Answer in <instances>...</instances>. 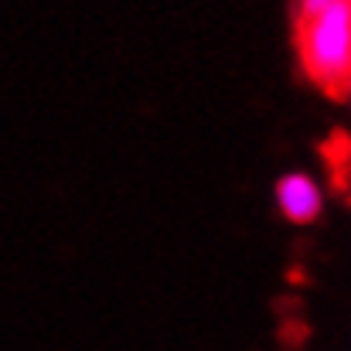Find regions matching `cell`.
<instances>
[{"label": "cell", "instance_id": "6da1fadb", "mask_svg": "<svg viewBox=\"0 0 351 351\" xmlns=\"http://www.w3.org/2000/svg\"><path fill=\"white\" fill-rule=\"evenodd\" d=\"M297 51L314 82L341 89L351 79V0H335L321 14L297 17Z\"/></svg>", "mask_w": 351, "mask_h": 351}, {"label": "cell", "instance_id": "7a4b0ae2", "mask_svg": "<svg viewBox=\"0 0 351 351\" xmlns=\"http://www.w3.org/2000/svg\"><path fill=\"white\" fill-rule=\"evenodd\" d=\"M276 205H280V212L290 222H300L304 226V222H314L321 215L324 195H321V188H317L314 178H307V174H287L276 184Z\"/></svg>", "mask_w": 351, "mask_h": 351}, {"label": "cell", "instance_id": "3957f363", "mask_svg": "<svg viewBox=\"0 0 351 351\" xmlns=\"http://www.w3.org/2000/svg\"><path fill=\"white\" fill-rule=\"evenodd\" d=\"M335 0H297V17H311V14H321L324 7H331Z\"/></svg>", "mask_w": 351, "mask_h": 351}, {"label": "cell", "instance_id": "277c9868", "mask_svg": "<svg viewBox=\"0 0 351 351\" xmlns=\"http://www.w3.org/2000/svg\"><path fill=\"white\" fill-rule=\"evenodd\" d=\"M348 93H351V79H348Z\"/></svg>", "mask_w": 351, "mask_h": 351}]
</instances>
